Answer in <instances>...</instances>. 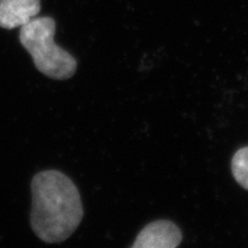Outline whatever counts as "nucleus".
<instances>
[{"label": "nucleus", "instance_id": "1", "mask_svg": "<svg viewBox=\"0 0 248 248\" xmlns=\"http://www.w3.org/2000/svg\"><path fill=\"white\" fill-rule=\"evenodd\" d=\"M31 228L47 244L64 241L75 232L84 216L77 186L58 170H45L31 183Z\"/></svg>", "mask_w": 248, "mask_h": 248}, {"label": "nucleus", "instance_id": "4", "mask_svg": "<svg viewBox=\"0 0 248 248\" xmlns=\"http://www.w3.org/2000/svg\"><path fill=\"white\" fill-rule=\"evenodd\" d=\"M39 12L40 0H0V28H21Z\"/></svg>", "mask_w": 248, "mask_h": 248}, {"label": "nucleus", "instance_id": "3", "mask_svg": "<svg viewBox=\"0 0 248 248\" xmlns=\"http://www.w3.org/2000/svg\"><path fill=\"white\" fill-rule=\"evenodd\" d=\"M183 240L181 229L168 219H159L145 226L130 248H177Z\"/></svg>", "mask_w": 248, "mask_h": 248}, {"label": "nucleus", "instance_id": "5", "mask_svg": "<svg viewBox=\"0 0 248 248\" xmlns=\"http://www.w3.org/2000/svg\"><path fill=\"white\" fill-rule=\"evenodd\" d=\"M231 170L238 184L248 191V147L235 152L231 160Z\"/></svg>", "mask_w": 248, "mask_h": 248}, {"label": "nucleus", "instance_id": "2", "mask_svg": "<svg viewBox=\"0 0 248 248\" xmlns=\"http://www.w3.org/2000/svg\"><path fill=\"white\" fill-rule=\"evenodd\" d=\"M55 30L57 24L53 18L36 16L21 27L20 42L40 73L53 79H69L75 75L77 61L55 44Z\"/></svg>", "mask_w": 248, "mask_h": 248}]
</instances>
